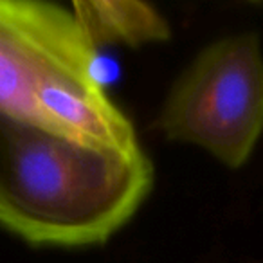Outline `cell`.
<instances>
[{
	"label": "cell",
	"mask_w": 263,
	"mask_h": 263,
	"mask_svg": "<svg viewBox=\"0 0 263 263\" xmlns=\"http://www.w3.org/2000/svg\"><path fill=\"white\" fill-rule=\"evenodd\" d=\"M154 180L143 148L81 146L6 121L0 229L38 247L101 245L139 211Z\"/></svg>",
	"instance_id": "1"
},
{
	"label": "cell",
	"mask_w": 263,
	"mask_h": 263,
	"mask_svg": "<svg viewBox=\"0 0 263 263\" xmlns=\"http://www.w3.org/2000/svg\"><path fill=\"white\" fill-rule=\"evenodd\" d=\"M157 126L227 168L249 161L263 134V52L256 34L216 40L173 83Z\"/></svg>",
	"instance_id": "2"
},
{
	"label": "cell",
	"mask_w": 263,
	"mask_h": 263,
	"mask_svg": "<svg viewBox=\"0 0 263 263\" xmlns=\"http://www.w3.org/2000/svg\"><path fill=\"white\" fill-rule=\"evenodd\" d=\"M98 49L70 8L0 0V119L47 132L72 92L101 85Z\"/></svg>",
	"instance_id": "3"
},
{
	"label": "cell",
	"mask_w": 263,
	"mask_h": 263,
	"mask_svg": "<svg viewBox=\"0 0 263 263\" xmlns=\"http://www.w3.org/2000/svg\"><path fill=\"white\" fill-rule=\"evenodd\" d=\"M70 9L98 51L103 45L161 44L172 36L166 16L139 0H76Z\"/></svg>",
	"instance_id": "4"
}]
</instances>
